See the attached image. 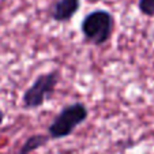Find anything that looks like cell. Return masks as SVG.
Listing matches in <instances>:
<instances>
[{
	"instance_id": "1",
	"label": "cell",
	"mask_w": 154,
	"mask_h": 154,
	"mask_svg": "<svg viewBox=\"0 0 154 154\" xmlns=\"http://www.w3.org/2000/svg\"><path fill=\"white\" fill-rule=\"evenodd\" d=\"M115 27V17L104 8L93 10L85 15L81 22V32L85 41L94 47H101L111 40Z\"/></svg>"
},
{
	"instance_id": "2",
	"label": "cell",
	"mask_w": 154,
	"mask_h": 154,
	"mask_svg": "<svg viewBox=\"0 0 154 154\" xmlns=\"http://www.w3.org/2000/svg\"><path fill=\"white\" fill-rule=\"evenodd\" d=\"M89 117V109L83 102H74L61 108L48 127L51 140H59L74 134V131L83 124Z\"/></svg>"
},
{
	"instance_id": "3",
	"label": "cell",
	"mask_w": 154,
	"mask_h": 154,
	"mask_svg": "<svg viewBox=\"0 0 154 154\" xmlns=\"http://www.w3.org/2000/svg\"><path fill=\"white\" fill-rule=\"evenodd\" d=\"M60 79L61 74L59 70L40 74L22 94V106L27 111L41 108L53 97Z\"/></svg>"
},
{
	"instance_id": "4",
	"label": "cell",
	"mask_w": 154,
	"mask_h": 154,
	"mask_svg": "<svg viewBox=\"0 0 154 154\" xmlns=\"http://www.w3.org/2000/svg\"><path fill=\"white\" fill-rule=\"evenodd\" d=\"M82 0H53L49 6V18L59 23L70 22L81 8Z\"/></svg>"
},
{
	"instance_id": "5",
	"label": "cell",
	"mask_w": 154,
	"mask_h": 154,
	"mask_svg": "<svg viewBox=\"0 0 154 154\" xmlns=\"http://www.w3.org/2000/svg\"><path fill=\"white\" fill-rule=\"evenodd\" d=\"M49 137L47 134H33L23 142V145L20 146L18 154H32L35 150L44 147L49 143Z\"/></svg>"
},
{
	"instance_id": "6",
	"label": "cell",
	"mask_w": 154,
	"mask_h": 154,
	"mask_svg": "<svg viewBox=\"0 0 154 154\" xmlns=\"http://www.w3.org/2000/svg\"><path fill=\"white\" fill-rule=\"evenodd\" d=\"M138 10L142 15L149 18H154V0H139Z\"/></svg>"
},
{
	"instance_id": "7",
	"label": "cell",
	"mask_w": 154,
	"mask_h": 154,
	"mask_svg": "<svg viewBox=\"0 0 154 154\" xmlns=\"http://www.w3.org/2000/svg\"><path fill=\"white\" fill-rule=\"evenodd\" d=\"M4 117H6V113H4V111L0 108V127H2V124H3V122H4Z\"/></svg>"
}]
</instances>
